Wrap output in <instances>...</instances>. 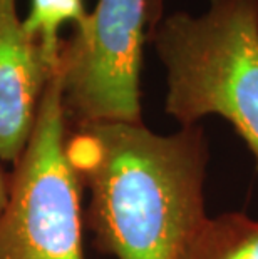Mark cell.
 I'll return each mask as SVG.
<instances>
[{"label": "cell", "instance_id": "52a82bcc", "mask_svg": "<svg viewBox=\"0 0 258 259\" xmlns=\"http://www.w3.org/2000/svg\"><path fill=\"white\" fill-rule=\"evenodd\" d=\"M86 15L82 0H30L29 15L22 20V27L25 34L37 42L54 72H57L62 51L59 38L60 27L69 22L78 25Z\"/></svg>", "mask_w": 258, "mask_h": 259}, {"label": "cell", "instance_id": "3957f363", "mask_svg": "<svg viewBox=\"0 0 258 259\" xmlns=\"http://www.w3.org/2000/svg\"><path fill=\"white\" fill-rule=\"evenodd\" d=\"M67 139L62 82L54 72L0 214V259H84L82 181Z\"/></svg>", "mask_w": 258, "mask_h": 259}, {"label": "cell", "instance_id": "6da1fadb", "mask_svg": "<svg viewBox=\"0 0 258 259\" xmlns=\"http://www.w3.org/2000/svg\"><path fill=\"white\" fill-rule=\"evenodd\" d=\"M67 152L91 194L89 226L118 259H191L208 221L198 127L161 136L141 124H89Z\"/></svg>", "mask_w": 258, "mask_h": 259}, {"label": "cell", "instance_id": "7a4b0ae2", "mask_svg": "<svg viewBox=\"0 0 258 259\" xmlns=\"http://www.w3.org/2000/svg\"><path fill=\"white\" fill-rule=\"evenodd\" d=\"M155 44L166 112L183 127L206 115L227 119L258 164V0H211L201 15L173 14Z\"/></svg>", "mask_w": 258, "mask_h": 259}, {"label": "cell", "instance_id": "ba28073f", "mask_svg": "<svg viewBox=\"0 0 258 259\" xmlns=\"http://www.w3.org/2000/svg\"><path fill=\"white\" fill-rule=\"evenodd\" d=\"M9 186H10V181H7V178H5V174H4V170L0 169V214H2L5 204H7Z\"/></svg>", "mask_w": 258, "mask_h": 259}, {"label": "cell", "instance_id": "8992f818", "mask_svg": "<svg viewBox=\"0 0 258 259\" xmlns=\"http://www.w3.org/2000/svg\"><path fill=\"white\" fill-rule=\"evenodd\" d=\"M191 259H258V223L245 216L208 219Z\"/></svg>", "mask_w": 258, "mask_h": 259}, {"label": "cell", "instance_id": "277c9868", "mask_svg": "<svg viewBox=\"0 0 258 259\" xmlns=\"http://www.w3.org/2000/svg\"><path fill=\"white\" fill-rule=\"evenodd\" d=\"M148 0H97L62 46L57 74L78 125L141 124L139 74Z\"/></svg>", "mask_w": 258, "mask_h": 259}, {"label": "cell", "instance_id": "5b68a950", "mask_svg": "<svg viewBox=\"0 0 258 259\" xmlns=\"http://www.w3.org/2000/svg\"><path fill=\"white\" fill-rule=\"evenodd\" d=\"M54 70L24 32L15 0H0V159L17 162Z\"/></svg>", "mask_w": 258, "mask_h": 259}]
</instances>
